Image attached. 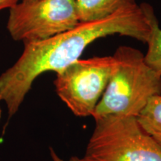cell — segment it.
<instances>
[{"mask_svg": "<svg viewBox=\"0 0 161 161\" xmlns=\"http://www.w3.org/2000/svg\"><path fill=\"white\" fill-rule=\"evenodd\" d=\"M150 33L143 6L134 3L104 19L79 23L74 29L48 39L23 42L24 51L17 63L0 75V98L10 108L17 109L38 76L46 72H61L79 59L96 40L119 35L147 43Z\"/></svg>", "mask_w": 161, "mask_h": 161, "instance_id": "obj_1", "label": "cell"}, {"mask_svg": "<svg viewBox=\"0 0 161 161\" xmlns=\"http://www.w3.org/2000/svg\"><path fill=\"white\" fill-rule=\"evenodd\" d=\"M115 66L92 116H137L152 96L161 95V75L145 61L140 50L119 46L113 55Z\"/></svg>", "mask_w": 161, "mask_h": 161, "instance_id": "obj_2", "label": "cell"}, {"mask_svg": "<svg viewBox=\"0 0 161 161\" xmlns=\"http://www.w3.org/2000/svg\"><path fill=\"white\" fill-rule=\"evenodd\" d=\"M95 122L80 161H161V146L136 116L109 115Z\"/></svg>", "mask_w": 161, "mask_h": 161, "instance_id": "obj_3", "label": "cell"}, {"mask_svg": "<svg viewBox=\"0 0 161 161\" xmlns=\"http://www.w3.org/2000/svg\"><path fill=\"white\" fill-rule=\"evenodd\" d=\"M114 66L113 56L78 59L56 73L55 91L74 115L92 116L105 91Z\"/></svg>", "mask_w": 161, "mask_h": 161, "instance_id": "obj_4", "label": "cell"}, {"mask_svg": "<svg viewBox=\"0 0 161 161\" xmlns=\"http://www.w3.org/2000/svg\"><path fill=\"white\" fill-rule=\"evenodd\" d=\"M75 0H36L10 8L7 29L17 41H38L69 31L79 24Z\"/></svg>", "mask_w": 161, "mask_h": 161, "instance_id": "obj_5", "label": "cell"}, {"mask_svg": "<svg viewBox=\"0 0 161 161\" xmlns=\"http://www.w3.org/2000/svg\"><path fill=\"white\" fill-rule=\"evenodd\" d=\"M134 3L135 0H75L80 23L104 19L121 8Z\"/></svg>", "mask_w": 161, "mask_h": 161, "instance_id": "obj_6", "label": "cell"}, {"mask_svg": "<svg viewBox=\"0 0 161 161\" xmlns=\"http://www.w3.org/2000/svg\"><path fill=\"white\" fill-rule=\"evenodd\" d=\"M136 119L144 131L161 146V95L152 96Z\"/></svg>", "mask_w": 161, "mask_h": 161, "instance_id": "obj_7", "label": "cell"}, {"mask_svg": "<svg viewBox=\"0 0 161 161\" xmlns=\"http://www.w3.org/2000/svg\"><path fill=\"white\" fill-rule=\"evenodd\" d=\"M151 25V33L148 41V48L145 61L152 69L161 75V29L154 10L148 4H142Z\"/></svg>", "mask_w": 161, "mask_h": 161, "instance_id": "obj_8", "label": "cell"}, {"mask_svg": "<svg viewBox=\"0 0 161 161\" xmlns=\"http://www.w3.org/2000/svg\"><path fill=\"white\" fill-rule=\"evenodd\" d=\"M19 0H0V11L5 8H11L18 3Z\"/></svg>", "mask_w": 161, "mask_h": 161, "instance_id": "obj_9", "label": "cell"}, {"mask_svg": "<svg viewBox=\"0 0 161 161\" xmlns=\"http://www.w3.org/2000/svg\"><path fill=\"white\" fill-rule=\"evenodd\" d=\"M50 154H51V157L53 161H66L60 158V157L56 154V152L54 151L53 148H50ZM68 161H80V158H77V157H72Z\"/></svg>", "mask_w": 161, "mask_h": 161, "instance_id": "obj_10", "label": "cell"}, {"mask_svg": "<svg viewBox=\"0 0 161 161\" xmlns=\"http://www.w3.org/2000/svg\"><path fill=\"white\" fill-rule=\"evenodd\" d=\"M23 2H33V1H36V0H22Z\"/></svg>", "mask_w": 161, "mask_h": 161, "instance_id": "obj_11", "label": "cell"}, {"mask_svg": "<svg viewBox=\"0 0 161 161\" xmlns=\"http://www.w3.org/2000/svg\"><path fill=\"white\" fill-rule=\"evenodd\" d=\"M0 101H2L1 98H0ZM1 117H2V110H1V108H0V119H1Z\"/></svg>", "mask_w": 161, "mask_h": 161, "instance_id": "obj_12", "label": "cell"}]
</instances>
